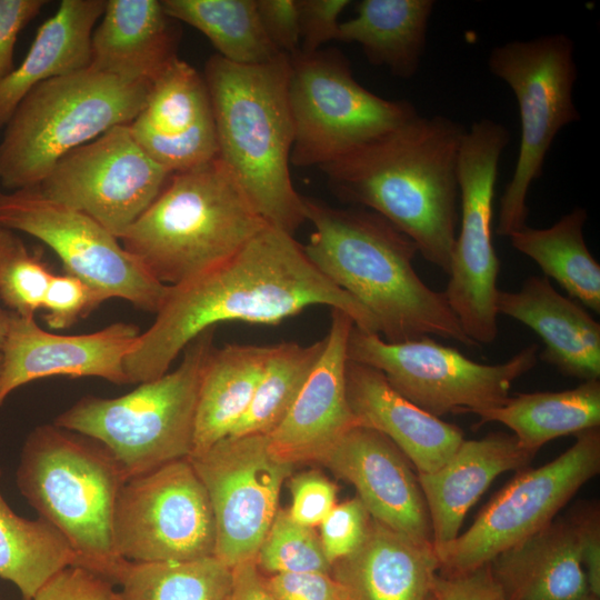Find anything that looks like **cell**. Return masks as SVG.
I'll list each match as a JSON object with an SVG mask.
<instances>
[{
  "label": "cell",
  "instance_id": "6da1fadb",
  "mask_svg": "<svg viewBox=\"0 0 600 600\" xmlns=\"http://www.w3.org/2000/svg\"><path fill=\"white\" fill-rule=\"evenodd\" d=\"M312 306L339 309L354 327L379 333L374 317L327 279L292 234L267 226L227 260L177 286L124 359L129 383L168 372L201 332L223 321L278 324Z\"/></svg>",
  "mask_w": 600,
  "mask_h": 600
},
{
  "label": "cell",
  "instance_id": "7a4b0ae2",
  "mask_svg": "<svg viewBox=\"0 0 600 600\" xmlns=\"http://www.w3.org/2000/svg\"><path fill=\"white\" fill-rule=\"evenodd\" d=\"M466 128L419 113L320 169L343 200L371 210L449 274L457 237L458 154Z\"/></svg>",
  "mask_w": 600,
  "mask_h": 600
},
{
  "label": "cell",
  "instance_id": "3957f363",
  "mask_svg": "<svg viewBox=\"0 0 600 600\" xmlns=\"http://www.w3.org/2000/svg\"><path fill=\"white\" fill-rule=\"evenodd\" d=\"M313 226L304 252L333 284L377 320L390 343L437 336L477 346L462 330L443 291L428 287L413 268L414 242L378 213L334 208L303 197Z\"/></svg>",
  "mask_w": 600,
  "mask_h": 600
},
{
  "label": "cell",
  "instance_id": "277c9868",
  "mask_svg": "<svg viewBox=\"0 0 600 600\" xmlns=\"http://www.w3.org/2000/svg\"><path fill=\"white\" fill-rule=\"evenodd\" d=\"M290 57L254 66L209 58L203 78L218 140V157L263 220L289 234L306 220L303 197L290 166L293 123L288 99Z\"/></svg>",
  "mask_w": 600,
  "mask_h": 600
},
{
  "label": "cell",
  "instance_id": "5b68a950",
  "mask_svg": "<svg viewBox=\"0 0 600 600\" xmlns=\"http://www.w3.org/2000/svg\"><path fill=\"white\" fill-rule=\"evenodd\" d=\"M267 226L217 157L172 173L119 241L156 280L177 286L227 260Z\"/></svg>",
  "mask_w": 600,
  "mask_h": 600
},
{
  "label": "cell",
  "instance_id": "8992f818",
  "mask_svg": "<svg viewBox=\"0 0 600 600\" xmlns=\"http://www.w3.org/2000/svg\"><path fill=\"white\" fill-rule=\"evenodd\" d=\"M127 480L101 443L54 423L30 432L17 469L19 491L67 539L77 567L114 586L129 563L113 538L116 506Z\"/></svg>",
  "mask_w": 600,
  "mask_h": 600
},
{
  "label": "cell",
  "instance_id": "52a82bcc",
  "mask_svg": "<svg viewBox=\"0 0 600 600\" xmlns=\"http://www.w3.org/2000/svg\"><path fill=\"white\" fill-rule=\"evenodd\" d=\"M151 83L92 68L33 87L7 122L0 142V183L10 191L37 188L71 150L143 109Z\"/></svg>",
  "mask_w": 600,
  "mask_h": 600
},
{
  "label": "cell",
  "instance_id": "ba28073f",
  "mask_svg": "<svg viewBox=\"0 0 600 600\" xmlns=\"http://www.w3.org/2000/svg\"><path fill=\"white\" fill-rule=\"evenodd\" d=\"M214 330L197 336L173 371L120 397H82L53 423L101 443L128 479L190 457L199 386L214 348Z\"/></svg>",
  "mask_w": 600,
  "mask_h": 600
},
{
  "label": "cell",
  "instance_id": "9c48e42d",
  "mask_svg": "<svg viewBox=\"0 0 600 600\" xmlns=\"http://www.w3.org/2000/svg\"><path fill=\"white\" fill-rule=\"evenodd\" d=\"M574 46L563 33L513 40L493 48L488 67L512 90L520 114L519 153L511 180L500 198V237L527 226V197L543 172L544 160L557 134L580 120L573 101L578 78Z\"/></svg>",
  "mask_w": 600,
  "mask_h": 600
},
{
  "label": "cell",
  "instance_id": "30bf717a",
  "mask_svg": "<svg viewBox=\"0 0 600 600\" xmlns=\"http://www.w3.org/2000/svg\"><path fill=\"white\" fill-rule=\"evenodd\" d=\"M288 99L296 167L320 169L418 114L410 101L361 86L334 50L290 56Z\"/></svg>",
  "mask_w": 600,
  "mask_h": 600
},
{
  "label": "cell",
  "instance_id": "8fae6325",
  "mask_svg": "<svg viewBox=\"0 0 600 600\" xmlns=\"http://www.w3.org/2000/svg\"><path fill=\"white\" fill-rule=\"evenodd\" d=\"M538 353L539 346L530 344L502 363L483 364L430 337L390 343L354 326L347 349L350 361L379 370L397 392L437 418L503 404Z\"/></svg>",
  "mask_w": 600,
  "mask_h": 600
},
{
  "label": "cell",
  "instance_id": "7c38bea8",
  "mask_svg": "<svg viewBox=\"0 0 600 600\" xmlns=\"http://www.w3.org/2000/svg\"><path fill=\"white\" fill-rule=\"evenodd\" d=\"M511 139L502 123L480 119L467 129L458 154L461 227L443 291L464 333L478 346L498 336L500 261L492 242L493 198L502 152Z\"/></svg>",
  "mask_w": 600,
  "mask_h": 600
},
{
  "label": "cell",
  "instance_id": "4fadbf2b",
  "mask_svg": "<svg viewBox=\"0 0 600 600\" xmlns=\"http://www.w3.org/2000/svg\"><path fill=\"white\" fill-rule=\"evenodd\" d=\"M549 463L518 473L463 533L434 548L440 572L459 573L494 557L550 523L578 490L600 471V431L592 428Z\"/></svg>",
  "mask_w": 600,
  "mask_h": 600
},
{
  "label": "cell",
  "instance_id": "5bb4252c",
  "mask_svg": "<svg viewBox=\"0 0 600 600\" xmlns=\"http://www.w3.org/2000/svg\"><path fill=\"white\" fill-rule=\"evenodd\" d=\"M0 227L42 241L74 276L106 300L123 299L157 313L169 290L87 214L46 198L38 189L0 192Z\"/></svg>",
  "mask_w": 600,
  "mask_h": 600
},
{
  "label": "cell",
  "instance_id": "9a60e30c",
  "mask_svg": "<svg viewBox=\"0 0 600 600\" xmlns=\"http://www.w3.org/2000/svg\"><path fill=\"white\" fill-rule=\"evenodd\" d=\"M113 538L132 562L211 557L216 524L206 488L189 458L129 478L118 497Z\"/></svg>",
  "mask_w": 600,
  "mask_h": 600
},
{
  "label": "cell",
  "instance_id": "2e32d148",
  "mask_svg": "<svg viewBox=\"0 0 600 600\" xmlns=\"http://www.w3.org/2000/svg\"><path fill=\"white\" fill-rule=\"evenodd\" d=\"M189 460L211 503L213 557L230 569L256 560L293 464L271 449L266 434L227 437Z\"/></svg>",
  "mask_w": 600,
  "mask_h": 600
},
{
  "label": "cell",
  "instance_id": "e0dca14e",
  "mask_svg": "<svg viewBox=\"0 0 600 600\" xmlns=\"http://www.w3.org/2000/svg\"><path fill=\"white\" fill-rule=\"evenodd\" d=\"M170 176L141 148L129 126H117L64 154L36 189L119 239Z\"/></svg>",
  "mask_w": 600,
  "mask_h": 600
},
{
  "label": "cell",
  "instance_id": "ac0fdd59",
  "mask_svg": "<svg viewBox=\"0 0 600 600\" xmlns=\"http://www.w3.org/2000/svg\"><path fill=\"white\" fill-rule=\"evenodd\" d=\"M140 334L128 322H116L87 334L46 331L34 318L11 312L1 349L0 404L10 392L30 381L52 376L97 377L129 383L124 359Z\"/></svg>",
  "mask_w": 600,
  "mask_h": 600
},
{
  "label": "cell",
  "instance_id": "d6986e66",
  "mask_svg": "<svg viewBox=\"0 0 600 600\" xmlns=\"http://www.w3.org/2000/svg\"><path fill=\"white\" fill-rule=\"evenodd\" d=\"M319 462L356 488L373 520L417 541L432 543L429 512L417 474L384 434L356 426Z\"/></svg>",
  "mask_w": 600,
  "mask_h": 600
},
{
  "label": "cell",
  "instance_id": "ffe728a7",
  "mask_svg": "<svg viewBox=\"0 0 600 600\" xmlns=\"http://www.w3.org/2000/svg\"><path fill=\"white\" fill-rule=\"evenodd\" d=\"M129 128L141 148L171 174L218 157L204 78L180 58L152 83L143 109Z\"/></svg>",
  "mask_w": 600,
  "mask_h": 600
},
{
  "label": "cell",
  "instance_id": "44dd1931",
  "mask_svg": "<svg viewBox=\"0 0 600 600\" xmlns=\"http://www.w3.org/2000/svg\"><path fill=\"white\" fill-rule=\"evenodd\" d=\"M324 348L293 406L281 423L266 434L271 449L294 464L318 461L358 426L347 396L348 340L354 326L350 316L331 309Z\"/></svg>",
  "mask_w": 600,
  "mask_h": 600
},
{
  "label": "cell",
  "instance_id": "7402d4cb",
  "mask_svg": "<svg viewBox=\"0 0 600 600\" xmlns=\"http://www.w3.org/2000/svg\"><path fill=\"white\" fill-rule=\"evenodd\" d=\"M346 378L349 406L358 426L384 434L418 472L439 469L464 440L460 428L406 399L379 370L348 359Z\"/></svg>",
  "mask_w": 600,
  "mask_h": 600
},
{
  "label": "cell",
  "instance_id": "603a6c76",
  "mask_svg": "<svg viewBox=\"0 0 600 600\" xmlns=\"http://www.w3.org/2000/svg\"><path fill=\"white\" fill-rule=\"evenodd\" d=\"M498 313L532 329L544 348L539 358L564 376L600 377V323L577 300L560 294L547 277L531 276L516 292L499 290Z\"/></svg>",
  "mask_w": 600,
  "mask_h": 600
},
{
  "label": "cell",
  "instance_id": "cb8c5ba5",
  "mask_svg": "<svg viewBox=\"0 0 600 600\" xmlns=\"http://www.w3.org/2000/svg\"><path fill=\"white\" fill-rule=\"evenodd\" d=\"M534 456L521 447L513 434L494 432L481 439L463 440L439 469L418 472L433 548L459 536L467 512L499 474L522 470Z\"/></svg>",
  "mask_w": 600,
  "mask_h": 600
},
{
  "label": "cell",
  "instance_id": "d4e9b609",
  "mask_svg": "<svg viewBox=\"0 0 600 600\" xmlns=\"http://www.w3.org/2000/svg\"><path fill=\"white\" fill-rule=\"evenodd\" d=\"M439 569L432 543L371 518L363 542L336 561L330 573L350 600H428Z\"/></svg>",
  "mask_w": 600,
  "mask_h": 600
},
{
  "label": "cell",
  "instance_id": "484cf974",
  "mask_svg": "<svg viewBox=\"0 0 600 600\" xmlns=\"http://www.w3.org/2000/svg\"><path fill=\"white\" fill-rule=\"evenodd\" d=\"M158 0H107L91 38L90 68L153 83L177 56V32Z\"/></svg>",
  "mask_w": 600,
  "mask_h": 600
},
{
  "label": "cell",
  "instance_id": "4316f807",
  "mask_svg": "<svg viewBox=\"0 0 600 600\" xmlns=\"http://www.w3.org/2000/svg\"><path fill=\"white\" fill-rule=\"evenodd\" d=\"M488 564L506 600H584L591 596L570 517L553 519Z\"/></svg>",
  "mask_w": 600,
  "mask_h": 600
},
{
  "label": "cell",
  "instance_id": "83f0119b",
  "mask_svg": "<svg viewBox=\"0 0 600 600\" xmlns=\"http://www.w3.org/2000/svg\"><path fill=\"white\" fill-rule=\"evenodd\" d=\"M106 1L62 0L41 24L22 63L0 80V128L33 87L90 67L91 38Z\"/></svg>",
  "mask_w": 600,
  "mask_h": 600
},
{
  "label": "cell",
  "instance_id": "f1b7e54d",
  "mask_svg": "<svg viewBox=\"0 0 600 600\" xmlns=\"http://www.w3.org/2000/svg\"><path fill=\"white\" fill-rule=\"evenodd\" d=\"M270 347L232 343L212 349L201 374L190 456L230 436L251 403Z\"/></svg>",
  "mask_w": 600,
  "mask_h": 600
},
{
  "label": "cell",
  "instance_id": "f546056e",
  "mask_svg": "<svg viewBox=\"0 0 600 600\" xmlns=\"http://www.w3.org/2000/svg\"><path fill=\"white\" fill-rule=\"evenodd\" d=\"M433 0H362L339 27L338 40L358 43L367 60L394 77L412 78L427 44Z\"/></svg>",
  "mask_w": 600,
  "mask_h": 600
},
{
  "label": "cell",
  "instance_id": "4dcf8cb0",
  "mask_svg": "<svg viewBox=\"0 0 600 600\" xmlns=\"http://www.w3.org/2000/svg\"><path fill=\"white\" fill-rule=\"evenodd\" d=\"M481 426H507L519 444L537 453L559 437L578 434L600 426V381L587 380L558 392L519 393L496 408L476 411Z\"/></svg>",
  "mask_w": 600,
  "mask_h": 600
},
{
  "label": "cell",
  "instance_id": "1f68e13d",
  "mask_svg": "<svg viewBox=\"0 0 600 600\" xmlns=\"http://www.w3.org/2000/svg\"><path fill=\"white\" fill-rule=\"evenodd\" d=\"M586 209L576 208L548 228L529 226L513 232L512 247L532 259L581 304L600 312V266L583 237Z\"/></svg>",
  "mask_w": 600,
  "mask_h": 600
},
{
  "label": "cell",
  "instance_id": "d6a6232c",
  "mask_svg": "<svg viewBox=\"0 0 600 600\" xmlns=\"http://www.w3.org/2000/svg\"><path fill=\"white\" fill-rule=\"evenodd\" d=\"M77 564L72 547L52 524L18 516L0 493V578L12 582L22 600H32L54 574Z\"/></svg>",
  "mask_w": 600,
  "mask_h": 600
},
{
  "label": "cell",
  "instance_id": "836d02e7",
  "mask_svg": "<svg viewBox=\"0 0 600 600\" xmlns=\"http://www.w3.org/2000/svg\"><path fill=\"white\" fill-rule=\"evenodd\" d=\"M164 12L204 34L222 59L242 66L272 61L280 51L268 39L256 0H162Z\"/></svg>",
  "mask_w": 600,
  "mask_h": 600
},
{
  "label": "cell",
  "instance_id": "e575fe53",
  "mask_svg": "<svg viewBox=\"0 0 600 600\" xmlns=\"http://www.w3.org/2000/svg\"><path fill=\"white\" fill-rule=\"evenodd\" d=\"M324 348L281 342L270 352L251 403L229 437L269 434L286 418Z\"/></svg>",
  "mask_w": 600,
  "mask_h": 600
},
{
  "label": "cell",
  "instance_id": "d590c367",
  "mask_svg": "<svg viewBox=\"0 0 600 600\" xmlns=\"http://www.w3.org/2000/svg\"><path fill=\"white\" fill-rule=\"evenodd\" d=\"M231 569L216 557L190 561H129L113 600H226Z\"/></svg>",
  "mask_w": 600,
  "mask_h": 600
},
{
  "label": "cell",
  "instance_id": "8d00e7d4",
  "mask_svg": "<svg viewBox=\"0 0 600 600\" xmlns=\"http://www.w3.org/2000/svg\"><path fill=\"white\" fill-rule=\"evenodd\" d=\"M256 564L272 574L331 572L314 528L296 522L289 511L278 509L258 550Z\"/></svg>",
  "mask_w": 600,
  "mask_h": 600
},
{
  "label": "cell",
  "instance_id": "74e56055",
  "mask_svg": "<svg viewBox=\"0 0 600 600\" xmlns=\"http://www.w3.org/2000/svg\"><path fill=\"white\" fill-rule=\"evenodd\" d=\"M53 274L41 254L30 252L22 244L1 271L0 299L10 312L34 318Z\"/></svg>",
  "mask_w": 600,
  "mask_h": 600
},
{
  "label": "cell",
  "instance_id": "f35d334b",
  "mask_svg": "<svg viewBox=\"0 0 600 600\" xmlns=\"http://www.w3.org/2000/svg\"><path fill=\"white\" fill-rule=\"evenodd\" d=\"M106 299L81 279L64 274H53L42 303L44 321L56 330L70 328L79 319L87 317Z\"/></svg>",
  "mask_w": 600,
  "mask_h": 600
},
{
  "label": "cell",
  "instance_id": "ab89813d",
  "mask_svg": "<svg viewBox=\"0 0 600 600\" xmlns=\"http://www.w3.org/2000/svg\"><path fill=\"white\" fill-rule=\"evenodd\" d=\"M370 521L371 517L358 497L336 504L330 510L319 524V537L331 566L360 547Z\"/></svg>",
  "mask_w": 600,
  "mask_h": 600
},
{
  "label": "cell",
  "instance_id": "60d3db41",
  "mask_svg": "<svg viewBox=\"0 0 600 600\" xmlns=\"http://www.w3.org/2000/svg\"><path fill=\"white\" fill-rule=\"evenodd\" d=\"M290 517L298 523L319 526L336 506L337 486L318 471H307L290 478Z\"/></svg>",
  "mask_w": 600,
  "mask_h": 600
},
{
  "label": "cell",
  "instance_id": "b9f144b4",
  "mask_svg": "<svg viewBox=\"0 0 600 600\" xmlns=\"http://www.w3.org/2000/svg\"><path fill=\"white\" fill-rule=\"evenodd\" d=\"M349 0H297L300 26V52L312 53L331 40H338L342 11Z\"/></svg>",
  "mask_w": 600,
  "mask_h": 600
},
{
  "label": "cell",
  "instance_id": "7bdbcfd3",
  "mask_svg": "<svg viewBox=\"0 0 600 600\" xmlns=\"http://www.w3.org/2000/svg\"><path fill=\"white\" fill-rule=\"evenodd\" d=\"M114 584L84 568L70 566L54 574L32 600H113Z\"/></svg>",
  "mask_w": 600,
  "mask_h": 600
},
{
  "label": "cell",
  "instance_id": "ee69618b",
  "mask_svg": "<svg viewBox=\"0 0 600 600\" xmlns=\"http://www.w3.org/2000/svg\"><path fill=\"white\" fill-rule=\"evenodd\" d=\"M264 583L277 600H350L331 573H278L264 578Z\"/></svg>",
  "mask_w": 600,
  "mask_h": 600
},
{
  "label": "cell",
  "instance_id": "f6af8a7d",
  "mask_svg": "<svg viewBox=\"0 0 600 600\" xmlns=\"http://www.w3.org/2000/svg\"><path fill=\"white\" fill-rule=\"evenodd\" d=\"M431 596L433 600H506L489 564L466 572L438 573Z\"/></svg>",
  "mask_w": 600,
  "mask_h": 600
},
{
  "label": "cell",
  "instance_id": "bcb514c9",
  "mask_svg": "<svg viewBox=\"0 0 600 600\" xmlns=\"http://www.w3.org/2000/svg\"><path fill=\"white\" fill-rule=\"evenodd\" d=\"M261 26L281 53L293 56L300 50V26L297 0H256Z\"/></svg>",
  "mask_w": 600,
  "mask_h": 600
},
{
  "label": "cell",
  "instance_id": "7dc6e473",
  "mask_svg": "<svg viewBox=\"0 0 600 600\" xmlns=\"http://www.w3.org/2000/svg\"><path fill=\"white\" fill-rule=\"evenodd\" d=\"M578 537L580 560L592 596L600 598V512L586 504L569 516Z\"/></svg>",
  "mask_w": 600,
  "mask_h": 600
},
{
  "label": "cell",
  "instance_id": "c3c4849f",
  "mask_svg": "<svg viewBox=\"0 0 600 600\" xmlns=\"http://www.w3.org/2000/svg\"><path fill=\"white\" fill-rule=\"evenodd\" d=\"M46 0H0V80L10 74L19 33L33 20Z\"/></svg>",
  "mask_w": 600,
  "mask_h": 600
},
{
  "label": "cell",
  "instance_id": "681fc988",
  "mask_svg": "<svg viewBox=\"0 0 600 600\" xmlns=\"http://www.w3.org/2000/svg\"><path fill=\"white\" fill-rule=\"evenodd\" d=\"M231 586L226 600H277L268 590L256 561H246L231 569Z\"/></svg>",
  "mask_w": 600,
  "mask_h": 600
},
{
  "label": "cell",
  "instance_id": "f907efd6",
  "mask_svg": "<svg viewBox=\"0 0 600 600\" xmlns=\"http://www.w3.org/2000/svg\"><path fill=\"white\" fill-rule=\"evenodd\" d=\"M22 244L11 230L0 227V274L8 260Z\"/></svg>",
  "mask_w": 600,
  "mask_h": 600
},
{
  "label": "cell",
  "instance_id": "816d5d0a",
  "mask_svg": "<svg viewBox=\"0 0 600 600\" xmlns=\"http://www.w3.org/2000/svg\"><path fill=\"white\" fill-rule=\"evenodd\" d=\"M11 312L0 307V351L2 349L9 323H10Z\"/></svg>",
  "mask_w": 600,
  "mask_h": 600
},
{
  "label": "cell",
  "instance_id": "f5cc1de1",
  "mask_svg": "<svg viewBox=\"0 0 600 600\" xmlns=\"http://www.w3.org/2000/svg\"><path fill=\"white\" fill-rule=\"evenodd\" d=\"M584 600H599V598L591 594V596L587 597Z\"/></svg>",
  "mask_w": 600,
  "mask_h": 600
},
{
  "label": "cell",
  "instance_id": "db71d44e",
  "mask_svg": "<svg viewBox=\"0 0 600 600\" xmlns=\"http://www.w3.org/2000/svg\"><path fill=\"white\" fill-rule=\"evenodd\" d=\"M1 361H2V357H1V352H0V370H1Z\"/></svg>",
  "mask_w": 600,
  "mask_h": 600
},
{
  "label": "cell",
  "instance_id": "11a10c76",
  "mask_svg": "<svg viewBox=\"0 0 600 600\" xmlns=\"http://www.w3.org/2000/svg\"><path fill=\"white\" fill-rule=\"evenodd\" d=\"M428 600H433L432 596H430V597L428 598Z\"/></svg>",
  "mask_w": 600,
  "mask_h": 600
}]
</instances>
